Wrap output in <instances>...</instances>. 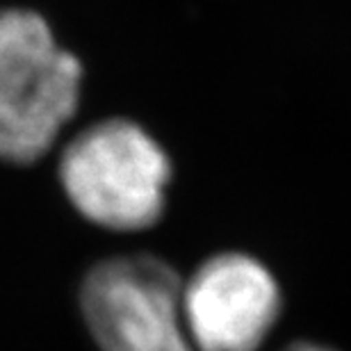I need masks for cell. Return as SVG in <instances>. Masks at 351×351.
Returning a JSON list of instances; mask_svg holds the SVG:
<instances>
[{
    "mask_svg": "<svg viewBox=\"0 0 351 351\" xmlns=\"http://www.w3.org/2000/svg\"><path fill=\"white\" fill-rule=\"evenodd\" d=\"M82 66L39 14H0V158L34 162L75 114Z\"/></svg>",
    "mask_w": 351,
    "mask_h": 351,
    "instance_id": "1",
    "label": "cell"
},
{
    "mask_svg": "<svg viewBox=\"0 0 351 351\" xmlns=\"http://www.w3.org/2000/svg\"><path fill=\"white\" fill-rule=\"evenodd\" d=\"M60 176L69 199L89 221L112 230H139L162 215L171 165L139 125L105 121L64 151Z\"/></svg>",
    "mask_w": 351,
    "mask_h": 351,
    "instance_id": "2",
    "label": "cell"
},
{
    "mask_svg": "<svg viewBox=\"0 0 351 351\" xmlns=\"http://www.w3.org/2000/svg\"><path fill=\"white\" fill-rule=\"evenodd\" d=\"M182 283L151 256L114 258L82 285V313L103 351H199L180 311Z\"/></svg>",
    "mask_w": 351,
    "mask_h": 351,
    "instance_id": "3",
    "label": "cell"
},
{
    "mask_svg": "<svg viewBox=\"0 0 351 351\" xmlns=\"http://www.w3.org/2000/svg\"><path fill=\"white\" fill-rule=\"evenodd\" d=\"M182 322L199 351H256L280 311L276 280L244 254L208 261L182 287Z\"/></svg>",
    "mask_w": 351,
    "mask_h": 351,
    "instance_id": "4",
    "label": "cell"
},
{
    "mask_svg": "<svg viewBox=\"0 0 351 351\" xmlns=\"http://www.w3.org/2000/svg\"><path fill=\"white\" fill-rule=\"evenodd\" d=\"M285 351H328V349H322V347H315V345H294Z\"/></svg>",
    "mask_w": 351,
    "mask_h": 351,
    "instance_id": "5",
    "label": "cell"
}]
</instances>
